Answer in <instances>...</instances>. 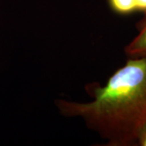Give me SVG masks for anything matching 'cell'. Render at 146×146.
Instances as JSON below:
<instances>
[{
  "instance_id": "obj_4",
  "label": "cell",
  "mask_w": 146,
  "mask_h": 146,
  "mask_svg": "<svg viewBox=\"0 0 146 146\" xmlns=\"http://www.w3.org/2000/svg\"><path fill=\"white\" fill-rule=\"evenodd\" d=\"M136 145L146 146V122L138 131Z\"/></svg>"
},
{
  "instance_id": "obj_5",
  "label": "cell",
  "mask_w": 146,
  "mask_h": 146,
  "mask_svg": "<svg viewBox=\"0 0 146 146\" xmlns=\"http://www.w3.org/2000/svg\"><path fill=\"white\" fill-rule=\"evenodd\" d=\"M136 10L143 12L146 16V0H136Z\"/></svg>"
},
{
  "instance_id": "obj_3",
  "label": "cell",
  "mask_w": 146,
  "mask_h": 146,
  "mask_svg": "<svg viewBox=\"0 0 146 146\" xmlns=\"http://www.w3.org/2000/svg\"><path fill=\"white\" fill-rule=\"evenodd\" d=\"M110 9L121 16H128L137 11L136 0H108Z\"/></svg>"
},
{
  "instance_id": "obj_1",
  "label": "cell",
  "mask_w": 146,
  "mask_h": 146,
  "mask_svg": "<svg viewBox=\"0 0 146 146\" xmlns=\"http://www.w3.org/2000/svg\"><path fill=\"white\" fill-rule=\"evenodd\" d=\"M85 89L94 100H55L60 114L82 119L107 145H136L138 131L146 122V56L129 57L103 86L89 84Z\"/></svg>"
},
{
  "instance_id": "obj_2",
  "label": "cell",
  "mask_w": 146,
  "mask_h": 146,
  "mask_svg": "<svg viewBox=\"0 0 146 146\" xmlns=\"http://www.w3.org/2000/svg\"><path fill=\"white\" fill-rule=\"evenodd\" d=\"M138 34L125 47V53L128 57L146 56V16L137 25Z\"/></svg>"
}]
</instances>
